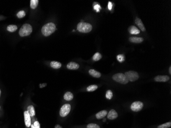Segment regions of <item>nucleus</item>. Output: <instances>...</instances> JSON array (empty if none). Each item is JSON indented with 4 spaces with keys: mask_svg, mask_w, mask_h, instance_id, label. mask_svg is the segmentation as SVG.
Wrapping results in <instances>:
<instances>
[{
    "mask_svg": "<svg viewBox=\"0 0 171 128\" xmlns=\"http://www.w3.org/2000/svg\"><path fill=\"white\" fill-rule=\"evenodd\" d=\"M56 30V26L53 23H49L42 27L41 33L45 36H48L54 32Z\"/></svg>",
    "mask_w": 171,
    "mask_h": 128,
    "instance_id": "1",
    "label": "nucleus"
},
{
    "mask_svg": "<svg viewBox=\"0 0 171 128\" xmlns=\"http://www.w3.org/2000/svg\"><path fill=\"white\" fill-rule=\"evenodd\" d=\"M77 29L82 33H88L92 29V26L88 23L80 22L78 24Z\"/></svg>",
    "mask_w": 171,
    "mask_h": 128,
    "instance_id": "2",
    "label": "nucleus"
},
{
    "mask_svg": "<svg viewBox=\"0 0 171 128\" xmlns=\"http://www.w3.org/2000/svg\"><path fill=\"white\" fill-rule=\"evenodd\" d=\"M32 32V26L28 24L23 25L19 30V35L22 37L29 35Z\"/></svg>",
    "mask_w": 171,
    "mask_h": 128,
    "instance_id": "3",
    "label": "nucleus"
},
{
    "mask_svg": "<svg viewBox=\"0 0 171 128\" xmlns=\"http://www.w3.org/2000/svg\"><path fill=\"white\" fill-rule=\"evenodd\" d=\"M112 78L114 81L124 85L128 84L129 81L124 74H123L122 73H118L112 76Z\"/></svg>",
    "mask_w": 171,
    "mask_h": 128,
    "instance_id": "4",
    "label": "nucleus"
},
{
    "mask_svg": "<svg viewBox=\"0 0 171 128\" xmlns=\"http://www.w3.org/2000/svg\"><path fill=\"white\" fill-rule=\"evenodd\" d=\"M71 106L70 104H65L62 106L60 110V116L61 117H66L69 115L71 111Z\"/></svg>",
    "mask_w": 171,
    "mask_h": 128,
    "instance_id": "5",
    "label": "nucleus"
},
{
    "mask_svg": "<svg viewBox=\"0 0 171 128\" xmlns=\"http://www.w3.org/2000/svg\"><path fill=\"white\" fill-rule=\"evenodd\" d=\"M127 78H128L129 81H136L139 78V76L138 73L134 71H127L124 73Z\"/></svg>",
    "mask_w": 171,
    "mask_h": 128,
    "instance_id": "6",
    "label": "nucleus"
},
{
    "mask_svg": "<svg viewBox=\"0 0 171 128\" xmlns=\"http://www.w3.org/2000/svg\"><path fill=\"white\" fill-rule=\"evenodd\" d=\"M143 108H144V103L140 101H136L133 102L130 107L132 111L135 112H139L142 110Z\"/></svg>",
    "mask_w": 171,
    "mask_h": 128,
    "instance_id": "7",
    "label": "nucleus"
},
{
    "mask_svg": "<svg viewBox=\"0 0 171 128\" xmlns=\"http://www.w3.org/2000/svg\"><path fill=\"white\" fill-rule=\"evenodd\" d=\"M24 118L25 128H31L32 121H31V117L30 116L29 113L27 111V110H25L24 111Z\"/></svg>",
    "mask_w": 171,
    "mask_h": 128,
    "instance_id": "8",
    "label": "nucleus"
},
{
    "mask_svg": "<svg viewBox=\"0 0 171 128\" xmlns=\"http://www.w3.org/2000/svg\"><path fill=\"white\" fill-rule=\"evenodd\" d=\"M26 110L28 111V112L29 113L30 116L31 117V121L32 123L36 119V117H35L36 113H35V107L33 106V105H29L28 106Z\"/></svg>",
    "mask_w": 171,
    "mask_h": 128,
    "instance_id": "9",
    "label": "nucleus"
},
{
    "mask_svg": "<svg viewBox=\"0 0 171 128\" xmlns=\"http://www.w3.org/2000/svg\"><path fill=\"white\" fill-rule=\"evenodd\" d=\"M118 115L117 112L114 109H112L107 114L108 119L111 120H115L118 117Z\"/></svg>",
    "mask_w": 171,
    "mask_h": 128,
    "instance_id": "10",
    "label": "nucleus"
},
{
    "mask_svg": "<svg viewBox=\"0 0 171 128\" xmlns=\"http://www.w3.org/2000/svg\"><path fill=\"white\" fill-rule=\"evenodd\" d=\"M169 80L168 75H157L154 78V81L157 82H166Z\"/></svg>",
    "mask_w": 171,
    "mask_h": 128,
    "instance_id": "11",
    "label": "nucleus"
},
{
    "mask_svg": "<svg viewBox=\"0 0 171 128\" xmlns=\"http://www.w3.org/2000/svg\"><path fill=\"white\" fill-rule=\"evenodd\" d=\"M107 114L108 112L107 110H102L97 113L95 115V117L96 118L97 120H102L104 117H105Z\"/></svg>",
    "mask_w": 171,
    "mask_h": 128,
    "instance_id": "12",
    "label": "nucleus"
},
{
    "mask_svg": "<svg viewBox=\"0 0 171 128\" xmlns=\"http://www.w3.org/2000/svg\"><path fill=\"white\" fill-rule=\"evenodd\" d=\"M80 67V65L75 62H70L67 64V68L68 69L77 70Z\"/></svg>",
    "mask_w": 171,
    "mask_h": 128,
    "instance_id": "13",
    "label": "nucleus"
},
{
    "mask_svg": "<svg viewBox=\"0 0 171 128\" xmlns=\"http://www.w3.org/2000/svg\"><path fill=\"white\" fill-rule=\"evenodd\" d=\"M89 73L90 74V75L95 78H99L102 76V75L99 72L96 71L94 69H90L89 71Z\"/></svg>",
    "mask_w": 171,
    "mask_h": 128,
    "instance_id": "14",
    "label": "nucleus"
},
{
    "mask_svg": "<svg viewBox=\"0 0 171 128\" xmlns=\"http://www.w3.org/2000/svg\"><path fill=\"white\" fill-rule=\"evenodd\" d=\"M128 30L131 35H138L139 33H140V31L138 30L136 27L134 26H130L128 29Z\"/></svg>",
    "mask_w": 171,
    "mask_h": 128,
    "instance_id": "15",
    "label": "nucleus"
},
{
    "mask_svg": "<svg viewBox=\"0 0 171 128\" xmlns=\"http://www.w3.org/2000/svg\"><path fill=\"white\" fill-rule=\"evenodd\" d=\"M129 41L134 43H141L144 41V38L137 37H130L129 38Z\"/></svg>",
    "mask_w": 171,
    "mask_h": 128,
    "instance_id": "16",
    "label": "nucleus"
},
{
    "mask_svg": "<svg viewBox=\"0 0 171 128\" xmlns=\"http://www.w3.org/2000/svg\"><path fill=\"white\" fill-rule=\"evenodd\" d=\"M135 23L137 25V26L139 27V28H140L141 30H142V31H145V26H144V25L143 24V23L142 22V20L139 18H136L135 19Z\"/></svg>",
    "mask_w": 171,
    "mask_h": 128,
    "instance_id": "17",
    "label": "nucleus"
},
{
    "mask_svg": "<svg viewBox=\"0 0 171 128\" xmlns=\"http://www.w3.org/2000/svg\"><path fill=\"white\" fill-rule=\"evenodd\" d=\"M74 98V95L71 92H67L64 95V99L66 101H71Z\"/></svg>",
    "mask_w": 171,
    "mask_h": 128,
    "instance_id": "18",
    "label": "nucleus"
},
{
    "mask_svg": "<svg viewBox=\"0 0 171 128\" xmlns=\"http://www.w3.org/2000/svg\"><path fill=\"white\" fill-rule=\"evenodd\" d=\"M50 66H51V67H52L53 69H60L62 67V64L59 62L52 61L50 62Z\"/></svg>",
    "mask_w": 171,
    "mask_h": 128,
    "instance_id": "19",
    "label": "nucleus"
},
{
    "mask_svg": "<svg viewBox=\"0 0 171 128\" xmlns=\"http://www.w3.org/2000/svg\"><path fill=\"white\" fill-rule=\"evenodd\" d=\"M99 88L98 86L96 85H90L88 87L86 88V91L87 92H93L95 90H97Z\"/></svg>",
    "mask_w": 171,
    "mask_h": 128,
    "instance_id": "20",
    "label": "nucleus"
},
{
    "mask_svg": "<svg viewBox=\"0 0 171 128\" xmlns=\"http://www.w3.org/2000/svg\"><path fill=\"white\" fill-rule=\"evenodd\" d=\"M17 27L14 25H10L7 26V30L11 32H14L17 30Z\"/></svg>",
    "mask_w": 171,
    "mask_h": 128,
    "instance_id": "21",
    "label": "nucleus"
},
{
    "mask_svg": "<svg viewBox=\"0 0 171 128\" xmlns=\"http://www.w3.org/2000/svg\"><path fill=\"white\" fill-rule=\"evenodd\" d=\"M38 0H31L30 1V7L31 8L35 9L38 5Z\"/></svg>",
    "mask_w": 171,
    "mask_h": 128,
    "instance_id": "22",
    "label": "nucleus"
},
{
    "mask_svg": "<svg viewBox=\"0 0 171 128\" xmlns=\"http://www.w3.org/2000/svg\"><path fill=\"white\" fill-rule=\"evenodd\" d=\"M171 122L169 121L167 123H164L161 125H160L157 126V128H171Z\"/></svg>",
    "mask_w": 171,
    "mask_h": 128,
    "instance_id": "23",
    "label": "nucleus"
},
{
    "mask_svg": "<svg viewBox=\"0 0 171 128\" xmlns=\"http://www.w3.org/2000/svg\"><path fill=\"white\" fill-rule=\"evenodd\" d=\"M85 128H100L99 125L94 123H90L85 126Z\"/></svg>",
    "mask_w": 171,
    "mask_h": 128,
    "instance_id": "24",
    "label": "nucleus"
},
{
    "mask_svg": "<svg viewBox=\"0 0 171 128\" xmlns=\"http://www.w3.org/2000/svg\"><path fill=\"white\" fill-rule=\"evenodd\" d=\"M102 58V56L99 52H96V53L94 54V55L93 56V59L94 61H99Z\"/></svg>",
    "mask_w": 171,
    "mask_h": 128,
    "instance_id": "25",
    "label": "nucleus"
},
{
    "mask_svg": "<svg viewBox=\"0 0 171 128\" xmlns=\"http://www.w3.org/2000/svg\"><path fill=\"white\" fill-rule=\"evenodd\" d=\"M113 96V94L112 91L111 90H108L106 92L105 97H106L108 99H109V100L111 99H112Z\"/></svg>",
    "mask_w": 171,
    "mask_h": 128,
    "instance_id": "26",
    "label": "nucleus"
},
{
    "mask_svg": "<svg viewBox=\"0 0 171 128\" xmlns=\"http://www.w3.org/2000/svg\"><path fill=\"white\" fill-rule=\"evenodd\" d=\"M32 125L35 128H41V124L38 121V120H37V118L32 123Z\"/></svg>",
    "mask_w": 171,
    "mask_h": 128,
    "instance_id": "27",
    "label": "nucleus"
},
{
    "mask_svg": "<svg viewBox=\"0 0 171 128\" xmlns=\"http://www.w3.org/2000/svg\"><path fill=\"white\" fill-rule=\"evenodd\" d=\"M25 15H26V14H25V12L24 11H20L19 12H18L17 14V17L18 18L21 19V18L24 17Z\"/></svg>",
    "mask_w": 171,
    "mask_h": 128,
    "instance_id": "28",
    "label": "nucleus"
},
{
    "mask_svg": "<svg viewBox=\"0 0 171 128\" xmlns=\"http://www.w3.org/2000/svg\"><path fill=\"white\" fill-rule=\"evenodd\" d=\"M101 8H102L100 7V6L97 3H94V9L95 11H96V12H99Z\"/></svg>",
    "mask_w": 171,
    "mask_h": 128,
    "instance_id": "29",
    "label": "nucleus"
},
{
    "mask_svg": "<svg viewBox=\"0 0 171 128\" xmlns=\"http://www.w3.org/2000/svg\"><path fill=\"white\" fill-rule=\"evenodd\" d=\"M117 59L119 62H123L124 61V56L123 54H119L117 56Z\"/></svg>",
    "mask_w": 171,
    "mask_h": 128,
    "instance_id": "30",
    "label": "nucleus"
},
{
    "mask_svg": "<svg viewBox=\"0 0 171 128\" xmlns=\"http://www.w3.org/2000/svg\"><path fill=\"white\" fill-rule=\"evenodd\" d=\"M112 3L111 2H109L108 3V9L111 11L112 9Z\"/></svg>",
    "mask_w": 171,
    "mask_h": 128,
    "instance_id": "31",
    "label": "nucleus"
},
{
    "mask_svg": "<svg viewBox=\"0 0 171 128\" xmlns=\"http://www.w3.org/2000/svg\"><path fill=\"white\" fill-rule=\"evenodd\" d=\"M54 128H63V126H61V125H59V124H56L55 125V126H54Z\"/></svg>",
    "mask_w": 171,
    "mask_h": 128,
    "instance_id": "32",
    "label": "nucleus"
},
{
    "mask_svg": "<svg viewBox=\"0 0 171 128\" xmlns=\"http://www.w3.org/2000/svg\"><path fill=\"white\" fill-rule=\"evenodd\" d=\"M169 74H170V75H171V66H170V67H169Z\"/></svg>",
    "mask_w": 171,
    "mask_h": 128,
    "instance_id": "33",
    "label": "nucleus"
},
{
    "mask_svg": "<svg viewBox=\"0 0 171 128\" xmlns=\"http://www.w3.org/2000/svg\"><path fill=\"white\" fill-rule=\"evenodd\" d=\"M1 109H2V108L0 106V117L1 116Z\"/></svg>",
    "mask_w": 171,
    "mask_h": 128,
    "instance_id": "34",
    "label": "nucleus"
},
{
    "mask_svg": "<svg viewBox=\"0 0 171 128\" xmlns=\"http://www.w3.org/2000/svg\"><path fill=\"white\" fill-rule=\"evenodd\" d=\"M1 128H7V126H3L1 127Z\"/></svg>",
    "mask_w": 171,
    "mask_h": 128,
    "instance_id": "35",
    "label": "nucleus"
},
{
    "mask_svg": "<svg viewBox=\"0 0 171 128\" xmlns=\"http://www.w3.org/2000/svg\"><path fill=\"white\" fill-rule=\"evenodd\" d=\"M1 93H2V91H1V90L0 89V98H1Z\"/></svg>",
    "mask_w": 171,
    "mask_h": 128,
    "instance_id": "36",
    "label": "nucleus"
},
{
    "mask_svg": "<svg viewBox=\"0 0 171 128\" xmlns=\"http://www.w3.org/2000/svg\"><path fill=\"white\" fill-rule=\"evenodd\" d=\"M31 128H35L33 127V126L32 125H31Z\"/></svg>",
    "mask_w": 171,
    "mask_h": 128,
    "instance_id": "37",
    "label": "nucleus"
},
{
    "mask_svg": "<svg viewBox=\"0 0 171 128\" xmlns=\"http://www.w3.org/2000/svg\"><path fill=\"white\" fill-rule=\"evenodd\" d=\"M0 128H1V126H0Z\"/></svg>",
    "mask_w": 171,
    "mask_h": 128,
    "instance_id": "38",
    "label": "nucleus"
}]
</instances>
